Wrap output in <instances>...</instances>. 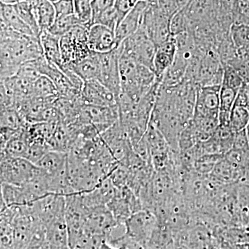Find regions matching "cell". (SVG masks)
<instances>
[{
  "label": "cell",
  "instance_id": "obj_21",
  "mask_svg": "<svg viewBox=\"0 0 249 249\" xmlns=\"http://www.w3.org/2000/svg\"><path fill=\"white\" fill-rule=\"evenodd\" d=\"M43 55L47 61L61 68L63 66L61 52H60V38L58 36L50 34L48 31L41 32L40 37Z\"/></svg>",
  "mask_w": 249,
  "mask_h": 249
},
{
  "label": "cell",
  "instance_id": "obj_6",
  "mask_svg": "<svg viewBox=\"0 0 249 249\" xmlns=\"http://www.w3.org/2000/svg\"><path fill=\"white\" fill-rule=\"evenodd\" d=\"M157 224L158 219L155 214L149 210L142 209L124 222V236L140 245L147 246Z\"/></svg>",
  "mask_w": 249,
  "mask_h": 249
},
{
  "label": "cell",
  "instance_id": "obj_18",
  "mask_svg": "<svg viewBox=\"0 0 249 249\" xmlns=\"http://www.w3.org/2000/svg\"><path fill=\"white\" fill-rule=\"evenodd\" d=\"M1 201L8 207L31 206L36 199L24 186L1 183Z\"/></svg>",
  "mask_w": 249,
  "mask_h": 249
},
{
  "label": "cell",
  "instance_id": "obj_45",
  "mask_svg": "<svg viewBox=\"0 0 249 249\" xmlns=\"http://www.w3.org/2000/svg\"><path fill=\"white\" fill-rule=\"evenodd\" d=\"M246 132H247V137H248L249 142V124L247 126V128H246Z\"/></svg>",
  "mask_w": 249,
  "mask_h": 249
},
{
  "label": "cell",
  "instance_id": "obj_44",
  "mask_svg": "<svg viewBox=\"0 0 249 249\" xmlns=\"http://www.w3.org/2000/svg\"><path fill=\"white\" fill-rule=\"evenodd\" d=\"M0 1H1V3H2V4H4L12 5V6H15V5L23 2V1H27V0H0Z\"/></svg>",
  "mask_w": 249,
  "mask_h": 249
},
{
  "label": "cell",
  "instance_id": "obj_24",
  "mask_svg": "<svg viewBox=\"0 0 249 249\" xmlns=\"http://www.w3.org/2000/svg\"><path fill=\"white\" fill-rule=\"evenodd\" d=\"M32 96L54 104L59 97V93L56 87L50 78L41 76L33 84Z\"/></svg>",
  "mask_w": 249,
  "mask_h": 249
},
{
  "label": "cell",
  "instance_id": "obj_34",
  "mask_svg": "<svg viewBox=\"0 0 249 249\" xmlns=\"http://www.w3.org/2000/svg\"><path fill=\"white\" fill-rule=\"evenodd\" d=\"M223 67H224V74H223L222 85L239 91L245 83L243 78L231 65H223Z\"/></svg>",
  "mask_w": 249,
  "mask_h": 249
},
{
  "label": "cell",
  "instance_id": "obj_10",
  "mask_svg": "<svg viewBox=\"0 0 249 249\" xmlns=\"http://www.w3.org/2000/svg\"><path fill=\"white\" fill-rule=\"evenodd\" d=\"M121 226L107 206H103L89 210L85 230L87 235L103 237L109 242L114 232Z\"/></svg>",
  "mask_w": 249,
  "mask_h": 249
},
{
  "label": "cell",
  "instance_id": "obj_33",
  "mask_svg": "<svg viewBox=\"0 0 249 249\" xmlns=\"http://www.w3.org/2000/svg\"><path fill=\"white\" fill-rule=\"evenodd\" d=\"M74 15L82 25L89 28L92 25L91 0H73Z\"/></svg>",
  "mask_w": 249,
  "mask_h": 249
},
{
  "label": "cell",
  "instance_id": "obj_19",
  "mask_svg": "<svg viewBox=\"0 0 249 249\" xmlns=\"http://www.w3.org/2000/svg\"><path fill=\"white\" fill-rule=\"evenodd\" d=\"M67 157L66 152L49 150L36 165L47 176L54 178L66 173Z\"/></svg>",
  "mask_w": 249,
  "mask_h": 249
},
{
  "label": "cell",
  "instance_id": "obj_27",
  "mask_svg": "<svg viewBox=\"0 0 249 249\" xmlns=\"http://www.w3.org/2000/svg\"><path fill=\"white\" fill-rule=\"evenodd\" d=\"M170 29L172 36L185 32H192L191 22L187 16L185 6L172 16L170 22Z\"/></svg>",
  "mask_w": 249,
  "mask_h": 249
},
{
  "label": "cell",
  "instance_id": "obj_8",
  "mask_svg": "<svg viewBox=\"0 0 249 249\" xmlns=\"http://www.w3.org/2000/svg\"><path fill=\"white\" fill-rule=\"evenodd\" d=\"M172 17L163 12L157 4H149L144 14L142 27L157 47L172 37L170 29Z\"/></svg>",
  "mask_w": 249,
  "mask_h": 249
},
{
  "label": "cell",
  "instance_id": "obj_35",
  "mask_svg": "<svg viewBox=\"0 0 249 249\" xmlns=\"http://www.w3.org/2000/svg\"><path fill=\"white\" fill-rule=\"evenodd\" d=\"M119 23H120V19H119V14L114 6L105 11L99 17L96 18L93 21L92 25L93 24H101V25L109 28L112 30L116 31Z\"/></svg>",
  "mask_w": 249,
  "mask_h": 249
},
{
  "label": "cell",
  "instance_id": "obj_47",
  "mask_svg": "<svg viewBox=\"0 0 249 249\" xmlns=\"http://www.w3.org/2000/svg\"><path fill=\"white\" fill-rule=\"evenodd\" d=\"M214 249H221L219 248V247H218V246H217V247H216L215 248H214Z\"/></svg>",
  "mask_w": 249,
  "mask_h": 249
},
{
  "label": "cell",
  "instance_id": "obj_23",
  "mask_svg": "<svg viewBox=\"0 0 249 249\" xmlns=\"http://www.w3.org/2000/svg\"><path fill=\"white\" fill-rule=\"evenodd\" d=\"M236 219L239 227H244L249 231V183L237 184Z\"/></svg>",
  "mask_w": 249,
  "mask_h": 249
},
{
  "label": "cell",
  "instance_id": "obj_41",
  "mask_svg": "<svg viewBox=\"0 0 249 249\" xmlns=\"http://www.w3.org/2000/svg\"><path fill=\"white\" fill-rule=\"evenodd\" d=\"M111 245L116 247H122L123 249H151L147 246L142 245L128 240L124 235L114 240Z\"/></svg>",
  "mask_w": 249,
  "mask_h": 249
},
{
  "label": "cell",
  "instance_id": "obj_12",
  "mask_svg": "<svg viewBox=\"0 0 249 249\" xmlns=\"http://www.w3.org/2000/svg\"><path fill=\"white\" fill-rule=\"evenodd\" d=\"M84 104L98 106H118V98L98 80L85 82L80 91Z\"/></svg>",
  "mask_w": 249,
  "mask_h": 249
},
{
  "label": "cell",
  "instance_id": "obj_9",
  "mask_svg": "<svg viewBox=\"0 0 249 249\" xmlns=\"http://www.w3.org/2000/svg\"><path fill=\"white\" fill-rule=\"evenodd\" d=\"M107 207L121 226H124L132 214L143 209L142 201L127 186L117 188Z\"/></svg>",
  "mask_w": 249,
  "mask_h": 249
},
{
  "label": "cell",
  "instance_id": "obj_28",
  "mask_svg": "<svg viewBox=\"0 0 249 249\" xmlns=\"http://www.w3.org/2000/svg\"><path fill=\"white\" fill-rule=\"evenodd\" d=\"M224 155L206 154L198 157L195 161L193 169L198 175L209 176L218 162L222 160Z\"/></svg>",
  "mask_w": 249,
  "mask_h": 249
},
{
  "label": "cell",
  "instance_id": "obj_29",
  "mask_svg": "<svg viewBox=\"0 0 249 249\" xmlns=\"http://www.w3.org/2000/svg\"><path fill=\"white\" fill-rule=\"evenodd\" d=\"M27 124V123L22 119L16 107L1 109V128L18 129Z\"/></svg>",
  "mask_w": 249,
  "mask_h": 249
},
{
  "label": "cell",
  "instance_id": "obj_15",
  "mask_svg": "<svg viewBox=\"0 0 249 249\" xmlns=\"http://www.w3.org/2000/svg\"><path fill=\"white\" fill-rule=\"evenodd\" d=\"M88 45L91 52L98 53L117 49L115 31L101 24H93L88 32Z\"/></svg>",
  "mask_w": 249,
  "mask_h": 249
},
{
  "label": "cell",
  "instance_id": "obj_20",
  "mask_svg": "<svg viewBox=\"0 0 249 249\" xmlns=\"http://www.w3.org/2000/svg\"><path fill=\"white\" fill-rule=\"evenodd\" d=\"M74 72L83 82L98 80L100 72L99 53L91 52L86 58L70 65H63Z\"/></svg>",
  "mask_w": 249,
  "mask_h": 249
},
{
  "label": "cell",
  "instance_id": "obj_31",
  "mask_svg": "<svg viewBox=\"0 0 249 249\" xmlns=\"http://www.w3.org/2000/svg\"><path fill=\"white\" fill-rule=\"evenodd\" d=\"M14 6L18 14L22 18V20L31 28V30L34 31L36 37H40L41 33L40 27L37 24L35 14L29 2L27 1H23L19 4L15 5Z\"/></svg>",
  "mask_w": 249,
  "mask_h": 249
},
{
  "label": "cell",
  "instance_id": "obj_7",
  "mask_svg": "<svg viewBox=\"0 0 249 249\" xmlns=\"http://www.w3.org/2000/svg\"><path fill=\"white\" fill-rule=\"evenodd\" d=\"M14 227V249H26L37 229L42 227L31 206H17Z\"/></svg>",
  "mask_w": 249,
  "mask_h": 249
},
{
  "label": "cell",
  "instance_id": "obj_13",
  "mask_svg": "<svg viewBox=\"0 0 249 249\" xmlns=\"http://www.w3.org/2000/svg\"><path fill=\"white\" fill-rule=\"evenodd\" d=\"M148 6L147 1L140 0L119 23L115 31L117 48L124 40L135 34L142 27L144 14Z\"/></svg>",
  "mask_w": 249,
  "mask_h": 249
},
{
  "label": "cell",
  "instance_id": "obj_25",
  "mask_svg": "<svg viewBox=\"0 0 249 249\" xmlns=\"http://www.w3.org/2000/svg\"><path fill=\"white\" fill-rule=\"evenodd\" d=\"M33 11L35 14L41 32L48 31L56 19L53 3L47 0H42L35 9H33Z\"/></svg>",
  "mask_w": 249,
  "mask_h": 249
},
{
  "label": "cell",
  "instance_id": "obj_3",
  "mask_svg": "<svg viewBox=\"0 0 249 249\" xmlns=\"http://www.w3.org/2000/svg\"><path fill=\"white\" fill-rule=\"evenodd\" d=\"M89 28L78 24L60 38L63 65H70L88 57L91 51L88 45Z\"/></svg>",
  "mask_w": 249,
  "mask_h": 249
},
{
  "label": "cell",
  "instance_id": "obj_16",
  "mask_svg": "<svg viewBox=\"0 0 249 249\" xmlns=\"http://www.w3.org/2000/svg\"><path fill=\"white\" fill-rule=\"evenodd\" d=\"M117 188L114 186L110 178H107L90 191L78 193L83 204L88 209L99 206H107L114 197Z\"/></svg>",
  "mask_w": 249,
  "mask_h": 249
},
{
  "label": "cell",
  "instance_id": "obj_5",
  "mask_svg": "<svg viewBox=\"0 0 249 249\" xmlns=\"http://www.w3.org/2000/svg\"><path fill=\"white\" fill-rule=\"evenodd\" d=\"M120 47L121 55L128 57L153 71V61L157 47L142 27L135 34L124 40Z\"/></svg>",
  "mask_w": 249,
  "mask_h": 249
},
{
  "label": "cell",
  "instance_id": "obj_1",
  "mask_svg": "<svg viewBox=\"0 0 249 249\" xmlns=\"http://www.w3.org/2000/svg\"><path fill=\"white\" fill-rule=\"evenodd\" d=\"M0 32L1 80L16 75L23 64L43 56L39 37L18 33L3 22Z\"/></svg>",
  "mask_w": 249,
  "mask_h": 249
},
{
  "label": "cell",
  "instance_id": "obj_11",
  "mask_svg": "<svg viewBox=\"0 0 249 249\" xmlns=\"http://www.w3.org/2000/svg\"><path fill=\"white\" fill-rule=\"evenodd\" d=\"M121 47L107 53H99L100 72L98 80L119 98L121 93L119 59Z\"/></svg>",
  "mask_w": 249,
  "mask_h": 249
},
{
  "label": "cell",
  "instance_id": "obj_4",
  "mask_svg": "<svg viewBox=\"0 0 249 249\" xmlns=\"http://www.w3.org/2000/svg\"><path fill=\"white\" fill-rule=\"evenodd\" d=\"M1 183L23 186L35 177L38 168L35 163L22 157H11L1 152Z\"/></svg>",
  "mask_w": 249,
  "mask_h": 249
},
{
  "label": "cell",
  "instance_id": "obj_43",
  "mask_svg": "<svg viewBox=\"0 0 249 249\" xmlns=\"http://www.w3.org/2000/svg\"><path fill=\"white\" fill-rule=\"evenodd\" d=\"M98 249H123L122 247H116L114 246L111 245L110 244L105 241Z\"/></svg>",
  "mask_w": 249,
  "mask_h": 249
},
{
  "label": "cell",
  "instance_id": "obj_37",
  "mask_svg": "<svg viewBox=\"0 0 249 249\" xmlns=\"http://www.w3.org/2000/svg\"><path fill=\"white\" fill-rule=\"evenodd\" d=\"M57 17L71 16L74 14L73 0H58L53 4Z\"/></svg>",
  "mask_w": 249,
  "mask_h": 249
},
{
  "label": "cell",
  "instance_id": "obj_40",
  "mask_svg": "<svg viewBox=\"0 0 249 249\" xmlns=\"http://www.w3.org/2000/svg\"><path fill=\"white\" fill-rule=\"evenodd\" d=\"M232 149L249 153V142L246 129L236 132Z\"/></svg>",
  "mask_w": 249,
  "mask_h": 249
},
{
  "label": "cell",
  "instance_id": "obj_39",
  "mask_svg": "<svg viewBox=\"0 0 249 249\" xmlns=\"http://www.w3.org/2000/svg\"><path fill=\"white\" fill-rule=\"evenodd\" d=\"M140 0H114V8L119 14L120 22Z\"/></svg>",
  "mask_w": 249,
  "mask_h": 249
},
{
  "label": "cell",
  "instance_id": "obj_14",
  "mask_svg": "<svg viewBox=\"0 0 249 249\" xmlns=\"http://www.w3.org/2000/svg\"><path fill=\"white\" fill-rule=\"evenodd\" d=\"M221 85L199 87L194 114L219 118Z\"/></svg>",
  "mask_w": 249,
  "mask_h": 249
},
{
  "label": "cell",
  "instance_id": "obj_42",
  "mask_svg": "<svg viewBox=\"0 0 249 249\" xmlns=\"http://www.w3.org/2000/svg\"><path fill=\"white\" fill-rule=\"evenodd\" d=\"M218 247L221 249H249V243H223L218 245Z\"/></svg>",
  "mask_w": 249,
  "mask_h": 249
},
{
  "label": "cell",
  "instance_id": "obj_36",
  "mask_svg": "<svg viewBox=\"0 0 249 249\" xmlns=\"http://www.w3.org/2000/svg\"><path fill=\"white\" fill-rule=\"evenodd\" d=\"M26 249H49L45 228L40 227Z\"/></svg>",
  "mask_w": 249,
  "mask_h": 249
},
{
  "label": "cell",
  "instance_id": "obj_22",
  "mask_svg": "<svg viewBox=\"0 0 249 249\" xmlns=\"http://www.w3.org/2000/svg\"><path fill=\"white\" fill-rule=\"evenodd\" d=\"M0 20L10 29L25 35L35 36L34 31L22 20L12 5H0Z\"/></svg>",
  "mask_w": 249,
  "mask_h": 249
},
{
  "label": "cell",
  "instance_id": "obj_46",
  "mask_svg": "<svg viewBox=\"0 0 249 249\" xmlns=\"http://www.w3.org/2000/svg\"><path fill=\"white\" fill-rule=\"evenodd\" d=\"M47 1H50V2L53 3V4H54V3H55L56 2V1H58V0H47Z\"/></svg>",
  "mask_w": 249,
  "mask_h": 249
},
{
  "label": "cell",
  "instance_id": "obj_32",
  "mask_svg": "<svg viewBox=\"0 0 249 249\" xmlns=\"http://www.w3.org/2000/svg\"><path fill=\"white\" fill-rule=\"evenodd\" d=\"M78 24H80V23L74 14L71 15V16L57 17L53 25L49 29L48 31L50 34L60 37Z\"/></svg>",
  "mask_w": 249,
  "mask_h": 249
},
{
  "label": "cell",
  "instance_id": "obj_38",
  "mask_svg": "<svg viewBox=\"0 0 249 249\" xmlns=\"http://www.w3.org/2000/svg\"><path fill=\"white\" fill-rule=\"evenodd\" d=\"M114 6V0H91L92 24L96 18Z\"/></svg>",
  "mask_w": 249,
  "mask_h": 249
},
{
  "label": "cell",
  "instance_id": "obj_26",
  "mask_svg": "<svg viewBox=\"0 0 249 249\" xmlns=\"http://www.w3.org/2000/svg\"><path fill=\"white\" fill-rule=\"evenodd\" d=\"M229 36L237 50L249 49V24L232 23Z\"/></svg>",
  "mask_w": 249,
  "mask_h": 249
},
{
  "label": "cell",
  "instance_id": "obj_17",
  "mask_svg": "<svg viewBox=\"0 0 249 249\" xmlns=\"http://www.w3.org/2000/svg\"><path fill=\"white\" fill-rule=\"evenodd\" d=\"M178 53L175 37H171L157 47L153 61V71L157 79L161 82L165 71L173 65Z\"/></svg>",
  "mask_w": 249,
  "mask_h": 249
},
{
  "label": "cell",
  "instance_id": "obj_30",
  "mask_svg": "<svg viewBox=\"0 0 249 249\" xmlns=\"http://www.w3.org/2000/svg\"><path fill=\"white\" fill-rule=\"evenodd\" d=\"M249 124V109L234 104L230 114V126L235 132L247 128Z\"/></svg>",
  "mask_w": 249,
  "mask_h": 249
},
{
  "label": "cell",
  "instance_id": "obj_2",
  "mask_svg": "<svg viewBox=\"0 0 249 249\" xmlns=\"http://www.w3.org/2000/svg\"><path fill=\"white\" fill-rule=\"evenodd\" d=\"M119 67L121 93L134 102H139L159 80L151 69L121 55V53Z\"/></svg>",
  "mask_w": 249,
  "mask_h": 249
}]
</instances>
